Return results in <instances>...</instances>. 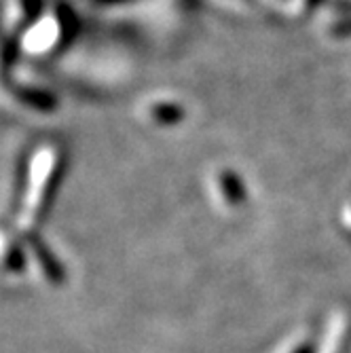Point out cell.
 <instances>
[{
    "instance_id": "6da1fadb",
    "label": "cell",
    "mask_w": 351,
    "mask_h": 353,
    "mask_svg": "<svg viewBox=\"0 0 351 353\" xmlns=\"http://www.w3.org/2000/svg\"><path fill=\"white\" fill-rule=\"evenodd\" d=\"M34 245V252H37V259H41L43 261V271H45V275L51 279V281H59L61 279V269H59V265H57V261H53L51 256L47 254V248L45 245H41V243H32Z\"/></svg>"
}]
</instances>
